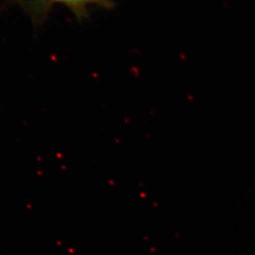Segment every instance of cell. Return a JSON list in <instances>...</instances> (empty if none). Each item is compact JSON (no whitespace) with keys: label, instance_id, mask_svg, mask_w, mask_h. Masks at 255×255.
Here are the masks:
<instances>
[{"label":"cell","instance_id":"6da1fadb","mask_svg":"<svg viewBox=\"0 0 255 255\" xmlns=\"http://www.w3.org/2000/svg\"><path fill=\"white\" fill-rule=\"evenodd\" d=\"M51 2H59L69 7L78 19L81 20L87 15V3L84 0H49Z\"/></svg>","mask_w":255,"mask_h":255},{"label":"cell","instance_id":"7a4b0ae2","mask_svg":"<svg viewBox=\"0 0 255 255\" xmlns=\"http://www.w3.org/2000/svg\"><path fill=\"white\" fill-rule=\"evenodd\" d=\"M87 4L98 5L99 7L109 9L113 7V2L110 0H84Z\"/></svg>","mask_w":255,"mask_h":255}]
</instances>
